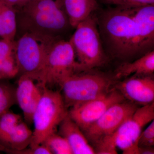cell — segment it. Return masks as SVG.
Returning a JSON list of instances; mask_svg holds the SVG:
<instances>
[{
    "mask_svg": "<svg viewBox=\"0 0 154 154\" xmlns=\"http://www.w3.org/2000/svg\"><path fill=\"white\" fill-rule=\"evenodd\" d=\"M70 39L80 71H91L104 65L109 57L105 52L94 14L77 25Z\"/></svg>",
    "mask_w": 154,
    "mask_h": 154,
    "instance_id": "obj_4",
    "label": "cell"
},
{
    "mask_svg": "<svg viewBox=\"0 0 154 154\" xmlns=\"http://www.w3.org/2000/svg\"><path fill=\"white\" fill-rule=\"evenodd\" d=\"M116 89L134 104L144 106L154 100V80L152 75L131 76L118 83Z\"/></svg>",
    "mask_w": 154,
    "mask_h": 154,
    "instance_id": "obj_11",
    "label": "cell"
},
{
    "mask_svg": "<svg viewBox=\"0 0 154 154\" xmlns=\"http://www.w3.org/2000/svg\"><path fill=\"white\" fill-rule=\"evenodd\" d=\"M154 146V121L150 122L147 127L142 131L138 140V147H153Z\"/></svg>",
    "mask_w": 154,
    "mask_h": 154,
    "instance_id": "obj_22",
    "label": "cell"
},
{
    "mask_svg": "<svg viewBox=\"0 0 154 154\" xmlns=\"http://www.w3.org/2000/svg\"><path fill=\"white\" fill-rule=\"evenodd\" d=\"M75 59L74 50L69 40L56 39L48 52L44 70L39 80L42 86L59 85L66 77L77 71L81 72Z\"/></svg>",
    "mask_w": 154,
    "mask_h": 154,
    "instance_id": "obj_8",
    "label": "cell"
},
{
    "mask_svg": "<svg viewBox=\"0 0 154 154\" xmlns=\"http://www.w3.org/2000/svg\"><path fill=\"white\" fill-rule=\"evenodd\" d=\"M95 16L108 57L123 63L154 50V5L114 6L100 11Z\"/></svg>",
    "mask_w": 154,
    "mask_h": 154,
    "instance_id": "obj_1",
    "label": "cell"
},
{
    "mask_svg": "<svg viewBox=\"0 0 154 154\" xmlns=\"http://www.w3.org/2000/svg\"><path fill=\"white\" fill-rule=\"evenodd\" d=\"M7 152L17 154H51L48 148L45 145L42 144L35 147H28L19 151H8Z\"/></svg>",
    "mask_w": 154,
    "mask_h": 154,
    "instance_id": "obj_24",
    "label": "cell"
},
{
    "mask_svg": "<svg viewBox=\"0 0 154 154\" xmlns=\"http://www.w3.org/2000/svg\"><path fill=\"white\" fill-rule=\"evenodd\" d=\"M51 154H72L69 145L65 138L56 133H54L43 142Z\"/></svg>",
    "mask_w": 154,
    "mask_h": 154,
    "instance_id": "obj_18",
    "label": "cell"
},
{
    "mask_svg": "<svg viewBox=\"0 0 154 154\" xmlns=\"http://www.w3.org/2000/svg\"><path fill=\"white\" fill-rule=\"evenodd\" d=\"M33 131L25 122H21L8 133L0 137V145L4 151H19L30 146Z\"/></svg>",
    "mask_w": 154,
    "mask_h": 154,
    "instance_id": "obj_16",
    "label": "cell"
},
{
    "mask_svg": "<svg viewBox=\"0 0 154 154\" xmlns=\"http://www.w3.org/2000/svg\"><path fill=\"white\" fill-rule=\"evenodd\" d=\"M154 119V102L137 107L110 137L95 148L96 154H138V140L143 129Z\"/></svg>",
    "mask_w": 154,
    "mask_h": 154,
    "instance_id": "obj_3",
    "label": "cell"
},
{
    "mask_svg": "<svg viewBox=\"0 0 154 154\" xmlns=\"http://www.w3.org/2000/svg\"><path fill=\"white\" fill-rule=\"evenodd\" d=\"M153 147H138V154H154Z\"/></svg>",
    "mask_w": 154,
    "mask_h": 154,
    "instance_id": "obj_26",
    "label": "cell"
},
{
    "mask_svg": "<svg viewBox=\"0 0 154 154\" xmlns=\"http://www.w3.org/2000/svg\"><path fill=\"white\" fill-rule=\"evenodd\" d=\"M17 101L16 91L8 84L0 83V115L8 111Z\"/></svg>",
    "mask_w": 154,
    "mask_h": 154,
    "instance_id": "obj_19",
    "label": "cell"
},
{
    "mask_svg": "<svg viewBox=\"0 0 154 154\" xmlns=\"http://www.w3.org/2000/svg\"><path fill=\"white\" fill-rule=\"evenodd\" d=\"M22 122L19 114L7 111L0 115V137L7 134Z\"/></svg>",
    "mask_w": 154,
    "mask_h": 154,
    "instance_id": "obj_20",
    "label": "cell"
},
{
    "mask_svg": "<svg viewBox=\"0 0 154 154\" xmlns=\"http://www.w3.org/2000/svg\"><path fill=\"white\" fill-rule=\"evenodd\" d=\"M33 1L34 0H0V2L15 8Z\"/></svg>",
    "mask_w": 154,
    "mask_h": 154,
    "instance_id": "obj_25",
    "label": "cell"
},
{
    "mask_svg": "<svg viewBox=\"0 0 154 154\" xmlns=\"http://www.w3.org/2000/svg\"><path fill=\"white\" fill-rule=\"evenodd\" d=\"M15 41L0 39V61L14 55Z\"/></svg>",
    "mask_w": 154,
    "mask_h": 154,
    "instance_id": "obj_23",
    "label": "cell"
},
{
    "mask_svg": "<svg viewBox=\"0 0 154 154\" xmlns=\"http://www.w3.org/2000/svg\"><path fill=\"white\" fill-rule=\"evenodd\" d=\"M0 150H4V148L2 146L0 145Z\"/></svg>",
    "mask_w": 154,
    "mask_h": 154,
    "instance_id": "obj_27",
    "label": "cell"
},
{
    "mask_svg": "<svg viewBox=\"0 0 154 154\" xmlns=\"http://www.w3.org/2000/svg\"><path fill=\"white\" fill-rule=\"evenodd\" d=\"M104 5L116 7L137 8L154 5V0H100Z\"/></svg>",
    "mask_w": 154,
    "mask_h": 154,
    "instance_id": "obj_21",
    "label": "cell"
},
{
    "mask_svg": "<svg viewBox=\"0 0 154 154\" xmlns=\"http://www.w3.org/2000/svg\"><path fill=\"white\" fill-rule=\"evenodd\" d=\"M68 115L60 93L43 87L41 99L33 115L34 128L30 147L42 144L46 138L56 132L57 127Z\"/></svg>",
    "mask_w": 154,
    "mask_h": 154,
    "instance_id": "obj_5",
    "label": "cell"
},
{
    "mask_svg": "<svg viewBox=\"0 0 154 154\" xmlns=\"http://www.w3.org/2000/svg\"><path fill=\"white\" fill-rule=\"evenodd\" d=\"M154 72V50L137 59L123 63L115 72L116 79L130 76L152 75Z\"/></svg>",
    "mask_w": 154,
    "mask_h": 154,
    "instance_id": "obj_14",
    "label": "cell"
},
{
    "mask_svg": "<svg viewBox=\"0 0 154 154\" xmlns=\"http://www.w3.org/2000/svg\"><path fill=\"white\" fill-rule=\"evenodd\" d=\"M125 99L124 96L117 89H111L105 95L72 106L68 111V115L83 132L111 106L123 102Z\"/></svg>",
    "mask_w": 154,
    "mask_h": 154,
    "instance_id": "obj_10",
    "label": "cell"
},
{
    "mask_svg": "<svg viewBox=\"0 0 154 154\" xmlns=\"http://www.w3.org/2000/svg\"><path fill=\"white\" fill-rule=\"evenodd\" d=\"M36 79L28 75H22L16 91V100L28 123L33 122V114L42 93L40 83H35Z\"/></svg>",
    "mask_w": 154,
    "mask_h": 154,
    "instance_id": "obj_12",
    "label": "cell"
},
{
    "mask_svg": "<svg viewBox=\"0 0 154 154\" xmlns=\"http://www.w3.org/2000/svg\"><path fill=\"white\" fill-rule=\"evenodd\" d=\"M76 72L66 77L59 86L63 91L67 107L88 102L105 95L111 90L112 79L99 73Z\"/></svg>",
    "mask_w": 154,
    "mask_h": 154,
    "instance_id": "obj_6",
    "label": "cell"
},
{
    "mask_svg": "<svg viewBox=\"0 0 154 154\" xmlns=\"http://www.w3.org/2000/svg\"><path fill=\"white\" fill-rule=\"evenodd\" d=\"M17 31L16 9L0 2V38L14 41Z\"/></svg>",
    "mask_w": 154,
    "mask_h": 154,
    "instance_id": "obj_17",
    "label": "cell"
},
{
    "mask_svg": "<svg viewBox=\"0 0 154 154\" xmlns=\"http://www.w3.org/2000/svg\"><path fill=\"white\" fill-rule=\"evenodd\" d=\"M57 38H45L28 33L22 34L15 42L14 47L19 73L29 75L39 81L48 49Z\"/></svg>",
    "mask_w": 154,
    "mask_h": 154,
    "instance_id": "obj_7",
    "label": "cell"
},
{
    "mask_svg": "<svg viewBox=\"0 0 154 154\" xmlns=\"http://www.w3.org/2000/svg\"><path fill=\"white\" fill-rule=\"evenodd\" d=\"M15 9L23 34L57 38L71 26L62 0H34Z\"/></svg>",
    "mask_w": 154,
    "mask_h": 154,
    "instance_id": "obj_2",
    "label": "cell"
},
{
    "mask_svg": "<svg viewBox=\"0 0 154 154\" xmlns=\"http://www.w3.org/2000/svg\"><path fill=\"white\" fill-rule=\"evenodd\" d=\"M59 134L67 140L74 154H96L82 130L68 115L59 125Z\"/></svg>",
    "mask_w": 154,
    "mask_h": 154,
    "instance_id": "obj_13",
    "label": "cell"
},
{
    "mask_svg": "<svg viewBox=\"0 0 154 154\" xmlns=\"http://www.w3.org/2000/svg\"><path fill=\"white\" fill-rule=\"evenodd\" d=\"M70 25L75 28L99 9L96 0H62Z\"/></svg>",
    "mask_w": 154,
    "mask_h": 154,
    "instance_id": "obj_15",
    "label": "cell"
},
{
    "mask_svg": "<svg viewBox=\"0 0 154 154\" xmlns=\"http://www.w3.org/2000/svg\"><path fill=\"white\" fill-rule=\"evenodd\" d=\"M2 78H1V77H0V80H2Z\"/></svg>",
    "mask_w": 154,
    "mask_h": 154,
    "instance_id": "obj_28",
    "label": "cell"
},
{
    "mask_svg": "<svg viewBox=\"0 0 154 154\" xmlns=\"http://www.w3.org/2000/svg\"><path fill=\"white\" fill-rule=\"evenodd\" d=\"M137 108V105L131 102L116 103L83 133L94 148L112 135Z\"/></svg>",
    "mask_w": 154,
    "mask_h": 154,
    "instance_id": "obj_9",
    "label": "cell"
}]
</instances>
